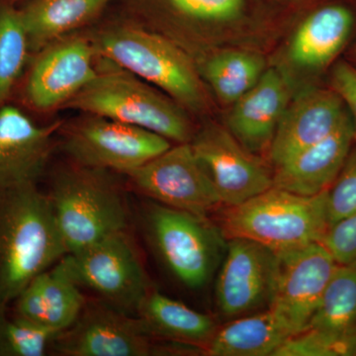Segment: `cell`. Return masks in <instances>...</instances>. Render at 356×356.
<instances>
[{
	"instance_id": "6da1fadb",
	"label": "cell",
	"mask_w": 356,
	"mask_h": 356,
	"mask_svg": "<svg viewBox=\"0 0 356 356\" xmlns=\"http://www.w3.org/2000/svg\"><path fill=\"white\" fill-rule=\"evenodd\" d=\"M67 254L50 199L39 184L0 189V309Z\"/></svg>"
},
{
	"instance_id": "7a4b0ae2",
	"label": "cell",
	"mask_w": 356,
	"mask_h": 356,
	"mask_svg": "<svg viewBox=\"0 0 356 356\" xmlns=\"http://www.w3.org/2000/svg\"><path fill=\"white\" fill-rule=\"evenodd\" d=\"M46 193L67 254L129 229L126 195L110 170L70 161L51 175Z\"/></svg>"
},
{
	"instance_id": "3957f363",
	"label": "cell",
	"mask_w": 356,
	"mask_h": 356,
	"mask_svg": "<svg viewBox=\"0 0 356 356\" xmlns=\"http://www.w3.org/2000/svg\"><path fill=\"white\" fill-rule=\"evenodd\" d=\"M330 227L327 191L306 196L273 186L222 215L226 240L247 238L285 252L322 242Z\"/></svg>"
},
{
	"instance_id": "277c9868",
	"label": "cell",
	"mask_w": 356,
	"mask_h": 356,
	"mask_svg": "<svg viewBox=\"0 0 356 356\" xmlns=\"http://www.w3.org/2000/svg\"><path fill=\"white\" fill-rule=\"evenodd\" d=\"M99 58L105 67H97L95 76L64 108L146 129L177 144L191 143V124L179 104L128 70Z\"/></svg>"
},
{
	"instance_id": "5b68a950",
	"label": "cell",
	"mask_w": 356,
	"mask_h": 356,
	"mask_svg": "<svg viewBox=\"0 0 356 356\" xmlns=\"http://www.w3.org/2000/svg\"><path fill=\"white\" fill-rule=\"evenodd\" d=\"M96 53L161 89L182 108L205 109V88L191 58L172 41L135 26H118L98 33Z\"/></svg>"
},
{
	"instance_id": "8992f818",
	"label": "cell",
	"mask_w": 356,
	"mask_h": 356,
	"mask_svg": "<svg viewBox=\"0 0 356 356\" xmlns=\"http://www.w3.org/2000/svg\"><path fill=\"white\" fill-rule=\"evenodd\" d=\"M145 234L154 252L184 286L209 282L226 252V238L208 217L147 200L142 210Z\"/></svg>"
},
{
	"instance_id": "52a82bcc",
	"label": "cell",
	"mask_w": 356,
	"mask_h": 356,
	"mask_svg": "<svg viewBox=\"0 0 356 356\" xmlns=\"http://www.w3.org/2000/svg\"><path fill=\"white\" fill-rule=\"evenodd\" d=\"M58 135L72 163L122 175L172 147L170 140L159 134L90 114L63 124Z\"/></svg>"
},
{
	"instance_id": "ba28073f",
	"label": "cell",
	"mask_w": 356,
	"mask_h": 356,
	"mask_svg": "<svg viewBox=\"0 0 356 356\" xmlns=\"http://www.w3.org/2000/svg\"><path fill=\"white\" fill-rule=\"evenodd\" d=\"M81 286L97 299L136 316L152 289L137 245L128 229L69 254Z\"/></svg>"
},
{
	"instance_id": "9c48e42d",
	"label": "cell",
	"mask_w": 356,
	"mask_h": 356,
	"mask_svg": "<svg viewBox=\"0 0 356 356\" xmlns=\"http://www.w3.org/2000/svg\"><path fill=\"white\" fill-rule=\"evenodd\" d=\"M124 175L134 191L149 200L197 216L208 217L222 205L191 143L172 146Z\"/></svg>"
},
{
	"instance_id": "30bf717a",
	"label": "cell",
	"mask_w": 356,
	"mask_h": 356,
	"mask_svg": "<svg viewBox=\"0 0 356 356\" xmlns=\"http://www.w3.org/2000/svg\"><path fill=\"white\" fill-rule=\"evenodd\" d=\"M137 316L88 300L69 329L55 337L50 351L60 356H149L170 353L156 343Z\"/></svg>"
},
{
	"instance_id": "8fae6325",
	"label": "cell",
	"mask_w": 356,
	"mask_h": 356,
	"mask_svg": "<svg viewBox=\"0 0 356 356\" xmlns=\"http://www.w3.org/2000/svg\"><path fill=\"white\" fill-rule=\"evenodd\" d=\"M96 57L95 44L83 37H63L49 44L28 70L22 102L37 112L63 108L95 76Z\"/></svg>"
},
{
	"instance_id": "7c38bea8",
	"label": "cell",
	"mask_w": 356,
	"mask_h": 356,
	"mask_svg": "<svg viewBox=\"0 0 356 356\" xmlns=\"http://www.w3.org/2000/svg\"><path fill=\"white\" fill-rule=\"evenodd\" d=\"M227 241L215 287L222 315L238 318L269 308L280 273L277 252L247 238Z\"/></svg>"
},
{
	"instance_id": "4fadbf2b",
	"label": "cell",
	"mask_w": 356,
	"mask_h": 356,
	"mask_svg": "<svg viewBox=\"0 0 356 356\" xmlns=\"http://www.w3.org/2000/svg\"><path fill=\"white\" fill-rule=\"evenodd\" d=\"M192 149L213 184L222 205H238L273 186V172L245 149L228 129L206 126L193 136Z\"/></svg>"
},
{
	"instance_id": "5bb4252c",
	"label": "cell",
	"mask_w": 356,
	"mask_h": 356,
	"mask_svg": "<svg viewBox=\"0 0 356 356\" xmlns=\"http://www.w3.org/2000/svg\"><path fill=\"white\" fill-rule=\"evenodd\" d=\"M277 254L280 273L270 307L297 334L308 327L337 262L321 243Z\"/></svg>"
},
{
	"instance_id": "9a60e30c",
	"label": "cell",
	"mask_w": 356,
	"mask_h": 356,
	"mask_svg": "<svg viewBox=\"0 0 356 356\" xmlns=\"http://www.w3.org/2000/svg\"><path fill=\"white\" fill-rule=\"evenodd\" d=\"M63 124L38 125L9 103L0 109V189L39 184Z\"/></svg>"
},
{
	"instance_id": "2e32d148",
	"label": "cell",
	"mask_w": 356,
	"mask_h": 356,
	"mask_svg": "<svg viewBox=\"0 0 356 356\" xmlns=\"http://www.w3.org/2000/svg\"><path fill=\"white\" fill-rule=\"evenodd\" d=\"M88 298L69 254L38 274L10 306L15 315L58 334L76 322Z\"/></svg>"
},
{
	"instance_id": "e0dca14e",
	"label": "cell",
	"mask_w": 356,
	"mask_h": 356,
	"mask_svg": "<svg viewBox=\"0 0 356 356\" xmlns=\"http://www.w3.org/2000/svg\"><path fill=\"white\" fill-rule=\"evenodd\" d=\"M348 116L341 96L334 90H307L290 102L281 117L269 158L278 166L334 132Z\"/></svg>"
},
{
	"instance_id": "ac0fdd59",
	"label": "cell",
	"mask_w": 356,
	"mask_h": 356,
	"mask_svg": "<svg viewBox=\"0 0 356 356\" xmlns=\"http://www.w3.org/2000/svg\"><path fill=\"white\" fill-rule=\"evenodd\" d=\"M355 139V124L348 115L325 139L276 166L273 186L306 196L329 191L343 170Z\"/></svg>"
},
{
	"instance_id": "d6986e66",
	"label": "cell",
	"mask_w": 356,
	"mask_h": 356,
	"mask_svg": "<svg viewBox=\"0 0 356 356\" xmlns=\"http://www.w3.org/2000/svg\"><path fill=\"white\" fill-rule=\"evenodd\" d=\"M289 102L290 88L285 76L280 70H266L254 88L234 103L228 130L252 153L269 151Z\"/></svg>"
},
{
	"instance_id": "ffe728a7",
	"label": "cell",
	"mask_w": 356,
	"mask_h": 356,
	"mask_svg": "<svg viewBox=\"0 0 356 356\" xmlns=\"http://www.w3.org/2000/svg\"><path fill=\"white\" fill-rule=\"evenodd\" d=\"M294 334L287 321L269 307L218 329L204 353L211 356H273Z\"/></svg>"
},
{
	"instance_id": "44dd1931",
	"label": "cell",
	"mask_w": 356,
	"mask_h": 356,
	"mask_svg": "<svg viewBox=\"0 0 356 356\" xmlns=\"http://www.w3.org/2000/svg\"><path fill=\"white\" fill-rule=\"evenodd\" d=\"M138 318L156 339L205 350L217 331L214 318L152 288L138 308Z\"/></svg>"
},
{
	"instance_id": "7402d4cb",
	"label": "cell",
	"mask_w": 356,
	"mask_h": 356,
	"mask_svg": "<svg viewBox=\"0 0 356 356\" xmlns=\"http://www.w3.org/2000/svg\"><path fill=\"white\" fill-rule=\"evenodd\" d=\"M353 25V13L346 7L329 6L314 11L293 36L290 60L302 69H322L343 49Z\"/></svg>"
},
{
	"instance_id": "603a6c76",
	"label": "cell",
	"mask_w": 356,
	"mask_h": 356,
	"mask_svg": "<svg viewBox=\"0 0 356 356\" xmlns=\"http://www.w3.org/2000/svg\"><path fill=\"white\" fill-rule=\"evenodd\" d=\"M111 0H30L19 9L29 50L37 54L102 13Z\"/></svg>"
},
{
	"instance_id": "cb8c5ba5",
	"label": "cell",
	"mask_w": 356,
	"mask_h": 356,
	"mask_svg": "<svg viewBox=\"0 0 356 356\" xmlns=\"http://www.w3.org/2000/svg\"><path fill=\"white\" fill-rule=\"evenodd\" d=\"M355 325L356 261L337 264L307 329L337 341L339 350V341Z\"/></svg>"
},
{
	"instance_id": "d4e9b609",
	"label": "cell",
	"mask_w": 356,
	"mask_h": 356,
	"mask_svg": "<svg viewBox=\"0 0 356 356\" xmlns=\"http://www.w3.org/2000/svg\"><path fill=\"white\" fill-rule=\"evenodd\" d=\"M264 72V58L243 51L217 54L203 67L208 84L217 97L227 104H234L254 88Z\"/></svg>"
},
{
	"instance_id": "484cf974",
	"label": "cell",
	"mask_w": 356,
	"mask_h": 356,
	"mask_svg": "<svg viewBox=\"0 0 356 356\" xmlns=\"http://www.w3.org/2000/svg\"><path fill=\"white\" fill-rule=\"evenodd\" d=\"M29 53L19 9L0 6V109L8 104L22 76Z\"/></svg>"
},
{
	"instance_id": "4316f807",
	"label": "cell",
	"mask_w": 356,
	"mask_h": 356,
	"mask_svg": "<svg viewBox=\"0 0 356 356\" xmlns=\"http://www.w3.org/2000/svg\"><path fill=\"white\" fill-rule=\"evenodd\" d=\"M57 334L0 309V356H43Z\"/></svg>"
},
{
	"instance_id": "83f0119b",
	"label": "cell",
	"mask_w": 356,
	"mask_h": 356,
	"mask_svg": "<svg viewBox=\"0 0 356 356\" xmlns=\"http://www.w3.org/2000/svg\"><path fill=\"white\" fill-rule=\"evenodd\" d=\"M327 212L330 226L356 213V149L327 191Z\"/></svg>"
},
{
	"instance_id": "f1b7e54d",
	"label": "cell",
	"mask_w": 356,
	"mask_h": 356,
	"mask_svg": "<svg viewBox=\"0 0 356 356\" xmlns=\"http://www.w3.org/2000/svg\"><path fill=\"white\" fill-rule=\"evenodd\" d=\"M172 8L184 17L201 22H225L235 19L242 11L243 0H170Z\"/></svg>"
},
{
	"instance_id": "f546056e",
	"label": "cell",
	"mask_w": 356,
	"mask_h": 356,
	"mask_svg": "<svg viewBox=\"0 0 356 356\" xmlns=\"http://www.w3.org/2000/svg\"><path fill=\"white\" fill-rule=\"evenodd\" d=\"M321 243L337 264L356 261V213L332 224Z\"/></svg>"
},
{
	"instance_id": "4dcf8cb0",
	"label": "cell",
	"mask_w": 356,
	"mask_h": 356,
	"mask_svg": "<svg viewBox=\"0 0 356 356\" xmlns=\"http://www.w3.org/2000/svg\"><path fill=\"white\" fill-rule=\"evenodd\" d=\"M273 356H339V343L307 329L289 337Z\"/></svg>"
},
{
	"instance_id": "1f68e13d",
	"label": "cell",
	"mask_w": 356,
	"mask_h": 356,
	"mask_svg": "<svg viewBox=\"0 0 356 356\" xmlns=\"http://www.w3.org/2000/svg\"><path fill=\"white\" fill-rule=\"evenodd\" d=\"M332 86L350 109L356 139V69L346 63H339L332 72Z\"/></svg>"
},
{
	"instance_id": "d6a6232c",
	"label": "cell",
	"mask_w": 356,
	"mask_h": 356,
	"mask_svg": "<svg viewBox=\"0 0 356 356\" xmlns=\"http://www.w3.org/2000/svg\"><path fill=\"white\" fill-rule=\"evenodd\" d=\"M339 356H356V325L339 341Z\"/></svg>"
}]
</instances>
